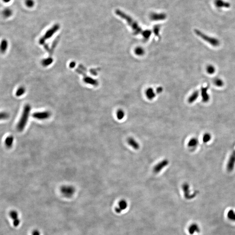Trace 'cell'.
<instances>
[{"label":"cell","instance_id":"cell-28","mask_svg":"<svg viewBox=\"0 0 235 235\" xmlns=\"http://www.w3.org/2000/svg\"><path fill=\"white\" fill-rule=\"evenodd\" d=\"M25 92V89H24L23 88L21 87V88L19 89L18 90H17V92H16V95H17V96H20L21 95L23 94Z\"/></svg>","mask_w":235,"mask_h":235},{"label":"cell","instance_id":"cell-14","mask_svg":"<svg viewBox=\"0 0 235 235\" xmlns=\"http://www.w3.org/2000/svg\"><path fill=\"white\" fill-rule=\"evenodd\" d=\"M182 189L184 193L185 197L187 198H189L191 196L189 194V186L187 183H185L182 185Z\"/></svg>","mask_w":235,"mask_h":235},{"label":"cell","instance_id":"cell-35","mask_svg":"<svg viewBox=\"0 0 235 235\" xmlns=\"http://www.w3.org/2000/svg\"><path fill=\"white\" fill-rule=\"evenodd\" d=\"M10 1H11V0H3L4 2H6V3L9 2Z\"/></svg>","mask_w":235,"mask_h":235},{"label":"cell","instance_id":"cell-24","mask_svg":"<svg viewBox=\"0 0 235 235\" xmlns=\"http://www.w3.org/2000/svg\"><path fill=\"white\" fill-rule=\"evenodd\" d=\"M215 68L213 66L210 65L208 66L206 68V71L207 72L208 74L210 75H212L215 73Z\"/></svg>","mask_w":235,"mask_h":235},{"label":"cell","instance_id":"cell-2","mask_svg":"<svg viewBox=\"0 0 235 235\" xmlns=\"http://www.w3.org/2000/svg\"><path fill=\"white\" fill-rule=\"evenodd\" d=\"M31 111V107L29 105H27L25 106L23 110L22 116L20 118L18 125L17 129L19 131H22L26 126L27 123L28 122L29 118L30 112Z\"/></svg>","mask_w":235,"mask_h":235},{"label":"cell","instance_id":"cell-9","mask_svg":"<svg viewBox=\"0 0 235 235\" xmlns=\"http://www.w3.org/2000/svg\"><path fill=\"white\" fill-rule=\"evenodd\" d=\"M10 216L13 220V225L14 226H19L20 223V220L19 219V214L16 211H11L10 212Z\"/></svg>","mask_w":235,"mask_h":235},{"label":"cell","instance_id":"cell-20","mask_svg":"<svg viewBox=\"0 0 235 235\" xmlns=\"http://www.w3.org/2000/svg\"><path fill=\"white\" fill-rule=\"evenodd\" d=\"M198 227L196 224H192L189 228V232L191 234H193L195 232H198Z\"/></svg>","mask_w":235,"mask_h":235},{"label":"cell","instance_id":"cell-26","mask_svg":"<svg viewBox=\"0 0 235 235\" xmlns=\"http://www.w3.org/2000/svg\"><path fill=\"white\" fill-rule=\"evenodd\" d=\"M8 46V43L6 40H3L2 41V44H1V50L2 52H5L7 49V47Z\"/></svg>","mask_w":235,"mask_h":235},{"label":"cell","instance_id":"cell-23","mask_svg":"<svg viewBox=\"0 0 235 235\" xmlns=\"http://www.w3.org/2000/svg\"><path fill=\"white\" fill-rule=\"evenodd\" d=\"M214 83L215 86L218 87H222L223 86L224 84L223 81L218 78H216L214 80Z\"/></svg>","mask_w":235,"mask_h":235},{"label":"cell","instance_id":"cell-1","mask_svg":"<svg viewBox=\"0 0 235 235\" xmlns=\"http://www.w3.org/2000/svg\"><path fill=\"white\" fill-rule=\"evenodd\" d=\"M116 13L117 15L121 17L122 18L124 19L127 21V22L129 25L132 29L133 30L135 34L136 35L141 34L143 36L145 39H148L149 38L151 35V31L149 30L142 31V29L139 27L137 23L134 21L132 19H131L129 16L127 15L123 12H122L119 10H117Z\"/></svg>","mask_w":235,"mask_h":235},{"label":"cell","instance_id":"cell-13","mask_svg":"<svg viewBox=\"0 0 235 235\" xmlns=\"http://www.w3.org/2000/svg\"><path fill=\"white\" fill-rule=\"evenodd\" d=\"M119 207L115 208V211L117 213H120L122 210L126 209L127 207V203L125 200L122 199L119 202Z\"/></svg>","mask_w":235,"mask_h":235},{"label":"cell","instance_id":"cell-15","mask_svg":"<svg viewBox=\"0 0 235 235\" xmlns=\"http://www.w3.org/2000/svg\"><path fill=\"white\" fill-rule=\"evenodd\" d=\"M14 142V137L11 136L7 137L5 140V144L8 148H11L13 145Z\"/></svg>","mask_w":235,"mask_h":235},{"label":"cell","instance_id":"cell-22","mask_svg":"<svg viewBox=\"0 0 235 235\" xmlns=\"http://www.w3.org/2000/svg\"><path fill=\"white\" fill-rule=\"evenodd\" d=\"M116 115H117L118 119L119 120H121L124 118V116H125V113L123 110L122 109H119L117 112Z\"/></svg>","mask_w":235,"mask_h":235},{"label":"cell","instance_id":"cell-19","mask_svg":"<svg viewBox=\"0 0 235 235\" xmlns=\"http://www.w3.org/2000/svg\"><path fill=\"white\" fill-rule=\"evenodd\" d=\"M165 15L164 14H153V15L151 16V19H152V20H156V21H157V20H163L164 19H165Z\"/></svg>","mask_w":235,"mask_h":235},{"label":"cell","instance_id":"cell-5","mask_svg":"<svg viewBox=\"0 0 235 235\" xmlns=\"http://www.w3.org/2000/svg\"><path fill=\"white\" fill-rule=\"evenodd\" d=\"M169 164V161L167 159H164L159 162L154 167L153 171L155 173L158 174L160 173L162 170L166 167Z\"/></svg>","mask_w":235,"mask_h":235},{"label":"cell","instance_id":"cell-29","mask_svg":"<svg viewBox=\"0 0 235 235\" xmlns=\"http://www.w3.org/2000/svg\"><path fill=\"white\" fill-rule=\"evenodd\" d=\"M26 5L28 7L31 8L34 6V2L33 0H26Z\"/></svg>","mask_w":235,"mask_h":235},{"label":"cell","instance_id":"cell-34","mask_svg":"<svg viewBox=\"0 0 235 235\" xmlns=\"http://www.w3.org/2000/svg\"><path fill=\"white\" fill-rule=\"evenodd\" d=\"M162 88H159L157 89V91L158 93H160V92H162Z\"/></svg>","mask_w":235,"mask_h":235},{"label":"cell","instance_id":"cell-10","mask_svg":"<svg viewBox=\"0 0 235 235\" xmlns=\"http://www.w3.org/2000/svg\"><path fill=\"white\" fill-rule=\"evenodd\" d=\"M127 143L132 148L135 150H138L140 148L139 143L133 138H129L127 139Z\"/></svg>","mask_w":235,"mask_h":235},{"label":"cell","instance_id":"cell-7","mask_svg":"<svg viewBox=\"0 0 235 235\" xmlns=\"http://www.w3.org/2000/svg\"><path fill=\"white\" fill-rule=\"evenodd\" d=\"M61 191L65 196L67 197H71L73 195L75 192V188L72 186H63L61 189Z\"/></svg>","mask_w":235,"mask_h":235},{"label":"cell","instance_id":"cell-4","mask_svg":"<svg viewBox=\"0 0 235 235\" xmlns=\"http://www.w3.org/2000/svg\"><path fill=\"white\" fill-rule=\"evenodd\" d=\"M59 28V25L58 24L54 25L52 28L48 30L46 32V34L44 35V36H43V37L40 39V44H43L45 40H47V39L50 38L51 36H52V35L55 34V33L58 30Z\"/></svg>","mask_w":235,"mask_h":235},{"label":"cell","instance_id":"cell-31","mask_svg":"<svg viewBox=\"0 0 235 235\" xmlns=\"http://www.w3.org/2000/svg\"><path fill=\"white\" fill-rule=\"evenodd\" d=\"M4 14L7 17L10 16L11 14V11L9 9L5 10V11H4Z\"/></svg>","mask_w":235,"mask_h":235},{"label":"cell","instance_id":"cell-17","mask_svg":"<svg viewBox=\"0 0 235 235\" xmlns=\"http://www.w3.org/2000/svg\"><path fill=\"white\" fill-rule=\"evenodd\" d=\"M199 92L198 91H195L191 95L188 99V102L189 103H192L197 99L198 97Z\"/></svg>","mask_w":235,"mask_h":235},{"label":"cell","instance_id":"cell-25","mask_svg":"<svg viewBox=\"0 0 235 235\" xmlns=\"http://www.w3.org/2000/svg\"><path fill=\"white\" fill-rule=\"evenodd\" d=\"M228 217L230 220L235 221V212L233 210H230L228 212Z\"/></svg>","mask_w":235,"mask_h":235},{"label":"cell","instance_id":"cell-12","mask_svg":"<svg viewBox=\"0 0 235 235\" xmlns=\"http://www.w3.org/2000/svg\"><path fill=\"white\" fill-rule=\"evenodd\" d=\"M209 87L202 88L201 89V95L203 102H207L209 101V96L208 94L207 90Z\"/></svg>","mask_w":235,"mask_h":235},{"label":"cell","instance_id":"cell-16","mask_svg":"<svg viewBox=\"0 0 235 235\" xmlns=\"http://www.w3.org/2000/svg\"><path fill=\"white\" fill-rule=\"evenodd\" d=\"M198 140L196 138H193L190 139L188 142V146L190 148H194L197 146L198 144Z\"/></svg>","mask_w":235,"mask_h":235},{"label":"cell","instance_id":"cell-21","mask_svg":"<svg viewBox=\"0 0 235 235\" xmlns=\"http://www.w3.org/2000/svg\"><path fill=\"white\" fill-rule=\"evenodd\" d=\"M212 138V136L209 133H205L203 135V142L204 143H207L210 141Z\"/></svg>","mask_w":235,"mask_h":235},{"label":"cell","instance_id":"cell-27","mask_svg":"<svg viewBox=\"0 0 235 235\" xmlns=\"http://www.w3.org/2000/svg\"><path fill=\"white\" fill-rule=\"evenodd\" d=\"M135 52L137 55H142L144 54V50L141 47H138L136 49Z\"/></svg>","mask_w":235,"mask_h":235},{"label":"cell","instance_id":"cell-11","mask_svg":"<svg viewBox=\"0 0 235 235\" xmlns=\"http://www.w3.org/2000/svg\"><path fill=\"white\" fill-rule=\"evenodd\" d=\"M215 5L218 8H229L230 7L229 3L225 2L223 0H215Z\"/></svg>","mask_w":235,"mask_h":235},{"label":"cell","instance_id":"cell-32","mask_svg":"<svg viewBox=\"0 0 235 235\" xmlns=\"http://www.w3.org/2000/svg\"><path fill=\"white\" fill-rule=\"evenodd\" d=\"M8 117V115L6 113H2V114H1V118H2V119H6Z\"/></svg>","mask_w":235,"mask_h":235},{"label":"cell","instance_id":"cell-33","mask_svg":"<svg viewBox=\"0 0 235 235\" xmlns=\"http://www.w3.org/2000/svg\"><path fill=\"white\" fill-rule=\"evenodd\" d=\"M32 235H40V232H39L38 230H35L32 232Z\"/></svg>","mask_w":235,"mask_h":235},{"label":"cell","instance_id":"cell-8","mask_svg":"<svg viewBox=\"0 0 235 235\" xmlns=\"http://www.w3.org/2000/svg\"><path fill=\"white\" fill-rule=\"evenodd\" d=\"M33 117L39 120H44L47 119L50 116V113L48 111H42V112H37L34 113Z\"/></svg>","mask_w":235,"mask_h":235},{"label":"cell","instance_id":"cell-6","mask_svg":"<svg viewBox=\"0 0 235 235\" xmlns=\"http://www.w3.org/2000/svg\"><path fill=\"white\" fill-rule=\"evenodd\" d=\"M235 166V150L232 152L228 161L226 170L229 172L233 171Z\"/></svg>","mask_w":235,"mask_h":235},{"label":"cell","instance_id":"cell-3","mask_svg":"<svg viewBox=\"0 0 235 235\" xmlns=\"http://www.w3.org/2000/svg\"><path fill=\"white\" fill-rule=\"evenodd\" d=\"M194 31L196 35L203 39V40L207 42L208 43H209L212 46L216 47L220 45V41L216 38L209 37L197 29H195Z\"/></svg>","mask_w":235,"mask_h":235},{"label":"cell","instance_id":"cell-30","mask_svg":"<svg viewBox=\"0 0 235 235\" xmlns=\"http://www.w3.org/2000/svg\"><path fill=\"white\" fill-rule=\"evenodd\" d=\"M52 62V60L50 58H48L47 59L44 60V61L42 62V64L44 66H47L50 64Z\"/></svg>","mask_w":235,"mask_h":235},{"label":"cell","instance_id":"cell-18","mask_svg":"<svg viewBox=\"0 0 235 235\" xmlns=\"http://www.w3.org/2000/svg\"><path fill=\"white\" fill-rule=\"evenodd\" d=\"M146 95L147 98H148L149 100H152L155 97V94L152 89H148V90H147L146 92Z\"/></svg>","mask_w":235,"mask_h":235}]
</instances>
